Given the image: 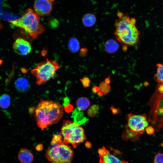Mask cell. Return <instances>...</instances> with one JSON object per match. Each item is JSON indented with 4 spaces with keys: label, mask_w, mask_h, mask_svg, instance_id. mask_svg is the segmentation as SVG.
<instances>
[{
    "label": "cell",
    "mask_w": 163,
    "mask_h": 163,
    "mask_svg": "<svg viewBox=\"0 0 163 163\" xmlns=\"http://www.w3.org/2000/svg\"><path fill=\"white\" fill-rule=\"evenodd\" d=\"M62 106L57 102L40 100L35 111L38 126L43 131L49 126L57 123L63 115Z\"/></svg>",
    "instance_id": "obj_1"
},
{
    "label": "cell",
    "mask_w": 163,
    "mask_h": 163,
    "mask_svg": "<svg viewBox=\"0 0 163 163\" xmlns=\"http://www.w3.org/2000/svg\"><path fill=\"white\" fill-rule=\"evenodd\" d=\"M119 18L115 22L114 35L123 46H134L139 43L140 33L135 25L132 22L131 18L127 14L120 12L117 13Z\"/></svg>",
    "instance_id": "obj_2"
},
{
    "label": "cell",
    "mask_w": 163,
    "mask_h": 163,
    "mask_svg": "<svg viewBox=\"0 0 163 163\" xmlns=\"http://www.w3.org/2000/svg\"><path fill=\"white\" fill-rule=\"evenodd\" d=\"M10 22L13 25L24 29L34 39L37 38L45 30L40 23V16L30 8L24 11L19 19Z\"/></svg>",
    "instance_id": "obj_3"
},
{
    "label": "cell",
    "mask_w": 163,
    "mask_h": 163,
    "mask_svg": "<svg viewBox=\"0 0 163 163\" xmlns=\"http://www.w3.org/2000/svg\"><path fill=\"white\" fill-rule=\"evenodd\" d=\"M63 143L75 148L86 139L84 131L79 125L68 120L63 121L61 128Z\"/></svg>",
    "instance_id": "obj_4"
},
{
    "label": "cell",
    "mask_w": 163,
    "mask_h": 163,
    "mask_svg": "<svg viewBox=\"0 0 163 163\" xmlns=\"http://www.w3.org/2000/svg\"><path fill=\"white\" fill-rule=\"evenodd\" d=\"M59 67L57 62L46 59L38 63L31 70V73L36 77V84L40 85L53 78Z\"/></svg>",
    "instance_id": "obj_5"
},
{
    "label": "cell",
    "mask_w": 163,
    "mask_h": 163,
    "mask_svg": "<svg viewBox=\"0 0 163 163\" xmlns=\"http://www.w3.org/2000/svg\"><path fill=\"white\" fill-rule=\"evenodd\" d=\"M45 156L53 163H70L73 156V151L70 146L63 143L51 145L46 151Z\"/></svg>",
    "instance_id": "obj_6"
},
{
    "label": "cell",
    "mask_w": 163,
    "mask_h": 163,
    "mask_svg": "<svg viewBox=\"0 0 163 163\" xmlns=\"http://www.w3.org/2000/svg\"><path fill=\"white\" fill-rule=\"evenodd\" d=\"M127 124L126 129L139 135L143 134L148 126L146 115L129 113L128 115Z\"/></svg>",
    "instance_id": "obj_7"
},
{
    "label": "cell",
    "mask_w": 163,
    "mask_h": 163,
    "mask_svg": "<svg viewBox=\"0 0 163 163\" xmlns=\"http://www.w3.org/2000/svg\"><path fill=\"white\" fill-rule=\"evenodd\" d=\"M53 3L50 0H35L34 11L40 16L48 15L53 8Z\"/></svg>",
    "instance_id": "obj_8"
},
{
    "label": "cell",
    "mask_w": 163,
    "mask_h": 163,
    "mask_svg": "<svg viewBox=\"0 0 163 163\" xmlns=\"http://www.w3.org/2000/svg\"><path fill=\"white\" fill-rule=\"evenodd\" d=\"M14 51L18 54L27 55L29 54L31 50V46L27 41L21 38L17 39L13 45Z\"/></svg>",
    "instance_id": "obj_9"
},
{
    "label": "cell",
    "mask_w": 163,
    "mask_h": 163,
    "mask_svg": "<svg viewBox=\"0 0 163 163\" xmlns=\"http://www.w3.org/2000/svg\"><path fill=\"white\" fill-rule=\"evenodd\" d=\"M18 158L21 163H31L33 160L34 156L29 150L22 149L18 152Z\"/></svg>",
    "instance_id": "obj_10"
},
{
    "label": "cell",
    "mask_w": 163,
    "mask_h": 163,
    "mask_svg": "<svg viewBox=\"0 0 163 163\" xmlns=\"http://www.w3.org/2000/svg\"><path fill=\"white\" fill-rule=\"evenodd\" d=\"M14 85L16 89L20 92H24L30 88L28 80L24 77H20L15 81Z\"/></svg>",
    "instance_id": "obj_11"
},
{
    "label": "cell",
    "mask_w": 163,
    "mask_h": 163,
    "mask_svg": "<svg viewBox=\"0 0 163 163\" xmlns=\"http://www.w3.org/2000/svg\"><path fill=\"white\" fill-rule=\"evenodd\" d=\"M120 46L117 41L113 39H110L107 40L104 44L106 52L109 53H113L119 49Z\"/></svg>",
    "instance_id": "obj_12"
},
{
    "label": "cell",
    "mask_w": 163,
    "mask_h": 163,
    "mask_svg": "<svg viewBox=\"0 0 163 163\" xmlns=\"http://www.w3.org/2000/svg\"><path fill=\"white\" fill-rule=\"evenodd\" d=\"M82 21L83 25L86 27H92L95 24L96 21V16L92 13H87L83 16Z\"/></svg>",
    "instance_id": "obj_13"
},
{
    "label": "cell",
    "mask_w": 163,
    "mask_h": 163,
    "mask_svg": "<svg viewBox=\"0 0 163 163\" xmlns=\"http://www.w3.org/2000/svg\"><path fill=\"white\" fill-rule=\"evenodd\" d=\"M72 116L74 119V122L79 125L85 124L88 120V118L84 116L83 113L77 108L73 111Z\"/></svg>",
    "instance_id": "obj_14"
},
{
    "label": "cell",
    "mask_w": 163,
    "mask_h": 163,
    "mask_svg": "<svg viewBox=\"0 0 163 163\" xmlns=\"http://www.w3.org/2000/svg\"><path fill=\"white\" fill-rule=\"evenodd\" d=\"M100 157V160H105L110 163H128L127 161L119 159L111 154L108 150L103 155Z\"/></svg>",
    "instance_id": "obj_15"
},
{
    "label": "cell",
    "mask_w": 163,
    "mask_h": 163,
    "mask_svg": "<svg viewBox=\"0 0 163 163\" xmlns=\"http://www.w3.org/2000/svg\"><path fill=\"white\" fill-rule=\"evenodd\" d=\"M77 108L80 110L84 111L90 105L89 99L86 97H82L78 98L76 102Z\"/></svg>",
    "instance_id": "obj_16"
},
{
    "label": "cell",
    "mask_w": 163,
    "mask_h": 163,
    "mask_svg": "<svg viewBox=\"0 0 163 163\" xmlns=\"http://www.w3.org/2000/svg\"><path fill=\"white\" fill-rule=\"evenodd\" d=\"M11 103V97L8 94H4L0 96V107L1 108H8L10 106Z\"/></svg>",
    "instance_id": "obj_17"
},
{
    "label": "cell",
    "mask_w": 163,
    "mask_h": 163,
    "mask_svg": "<svg viewBox=\"0 0 163 163\" xmlns=\"http://www.w3.org/2000/svg\"><path fill=\"white\" fill-rule=\"evenodd\" d=\"M68 46L69 50L73 53L78 52L80 48L79 43L75 37H72L69 40Z\"/></svg>",
    "instance_id": "obj_18"
},
{
    "label": "cell",
    "mask_w": 163,
    "mask_h": 163,
    "mask_svg": "<svg viewBox=\"0 0 163 163\" xmlns=\"http://www.w3.org/2000/svg\"><path fill=\"white\" fill-rule=\"evenodd\" d=\"M156 66L157 71L154 76V80L159 83H163V64L158 63Z\"/></svg>",
    "instance_id": "obj_19"
},
{
    "label": "cell",
    "mask_w": 163,
    "mask_h": 163,
    "mask_svg": "<svg viewBox=\"0 0 163 163\" xmlns=\"http://www.w3.org/2000/svg\"><path fill=\"white\" fill-rule=\"evenodd\" d=\"M139 136L140 135L125 129L123 134L122 137L124 139L135 140L138 139Z\"/></svg>",
    "instance_id": "obj_20"
},
{
    "label": "cell",
    "mask_w": 163,
    "mask_h": 163,
    "mask_svg": "<svg viewBox=\"0 0 163 163\" xmlns=\"http://www.w3.org/2000/svg\"><path fill=\"white\" fill-rule=\"evenodd\" d=\"M99 108V106L98 105L94 104L92 105L88 110V115L91 117H94L98 113Z\"/></svg>",
    "instance_id": "obj_21"
},
{
    "label": "cell",
    "mask_w": 163,
    "mask_h": 163,
    "mask_svg": "<svg viewBox=\"0 0 163 163\" xmlns=\"http://www.w3.org/2000/svg\"><path fill=\"white\" fill-rule=\"evenodd\" d=\"M62 136L61 134H53L50 145L59 144L63 143Z\"/></svg>",
    "instance_id": "obj_22"
},
{
    "label": "cell",
    "mask_w": 163,
    "mask_h": 163,
    "mask_svg": "<svg viewBox=\"0 0 163 163\" xmlns=\"http://www.w3.org/2000/svg\"><path fill=\"white\" fill-rule=\"evenodd\" d=\"M99 87L100 89L99 91L103 93L104 95L109 93L110 89V85L104 82L100 83Z\"/></svg>",
    "instance_id": "obj_23"
},
{
    "label": "cell",
    "mask_w": 163,
    "mask_h": 163,
    "mask_svg": "<svg viewBox=\"0 0 163 163\" xmlns=\"http://www.w3.org/2000/svg\"><path fill=\"white\" fill-rule=\"evenodd\" d=\"M153 163H163V153L158 152L155 155Z\"/></svg>",
    "instance_id": "obj_24"
},
{
    "label": "cell",
    "mask_w": 163,
    "mask_h": 163,
    "mask_svg": "<svg viewBox=\"0 0 163 163\" xmlns=\"http://www.w3.org/2000/svg\"><path fill=\"white\" fill-rule=\"evenodd\" d=\"M80 80L85 88L88 87L90 86L91 81L87 76L84 77L80 79Z\"/></svg>",
    "instance_id": "obj_25"
},
{
    "label": "cell",
    "mask_w": 163,
    "mask_h": 163,
    "mask_svg": "<svg viewBox=\"0 0 163 163\" xmlns=\"http://www.w3.org/2000/svg\"><path fill=\"white\" fill-rule=\"evenodd\" d=\"M146 133L149 135H153L154 134L155 129L153 127L148 126L145 129Z\"/></svg>",
    "instance_id": "obj_26"
},
{
    "label": "cell",
    "mask_w": 163,
    "mask_h": 163,
    "mask_svg": "<svg viewBox=\"0 0 163 163\" xmlns=\"http://www.w3.org/2000/svg\"><path fill=\"white\" fill-rule=\"evenodd\" d=\"M157 91L160 93L163 94V83H160L158 86Z\"/></svg>",
    "instance_id": "obj_27"
},
{
    "label": "cell",
    "mask_w": 163,
    "mask_h": 163,
    "mask_svg": "<svg viewBox=\"0 0 163 163\" xmlns=\"http://www.w3.org/2000/svg\"><path fill=\"white\" fill-rule=\"evenodd\" d=\"M43 148V145L42 144H38L35 146L36 150L38 151H41Z\"/></svg>",
    "instance_id": "obj_28"
},
{
    "label": "cell",
    "mask_w": 163,
    "mask_h": 163,
    "mask_svg": "<svg viewBox=\"0 0 163 163\" xmlns=\"http://www.w3.org/2000/svg\"><path fill=\"white\" fill-rule=\"evenodd\" d=\"M110 110L112 111V113L114 115L117 114L119 113V110L113 107L110 108Z\"/></svg>",
    "instance_id": "obj_29"
},
{
    "label": "cell",
    "mask_w": 163,
    "mask_h": 163,
    "mask_svg": "<svg viewBox=\"0 0 163 163\" xmlns=\"http://www.w3.org/2000/svg\"><path fill=\"white\" fill-rule=\"evenodd\" d=\"M87 49L86 48H83L80 51V54L81 56H84L85 55V54L87 53Z\"/></svg>",
    "instance_id": "obj_30"
},
{
    "label": "cell",
    "mask_w": 163,
    "mask_h": 163,
    "mask_svg": "<svg viewBox=\"0 0 163 163\" xmlns=\"http://www.w3.org/2000/svg\"><path fill=\"white\" fill-rule=\"evenodd\" d=\"M100 90L99 87L97 86H94L92 88V91L94 93L98 92Z\"/></svg>",
    "instance_id": "obj_31"
},
{
    "label": "cell",
    "mask_w": 163,
    "mask_h": 163,
    "mask_svg": "<svg viewBox=\"0 0 163 163\" xmlns=\"http://www.w3.org/2000/svg\"><path fill=\"white\" fill-rule=\"evenodd\" d=\"M85 146L86 148L88 149H90L91 148V143L88 141H87L85 144Z\"/></svg>",
    "instance_id": "obj_32"
},
{
    "label": "cell",
    "mask_w": 163,
    "mask_h": 163,
    "mask_svg": "<svg viewBox=\"0 0 163 163\" xmlns=\"http://www.w3.org/2000/svg\"><path fill=\"white\" fill-rule=\"evenodd\" d=\"M104 82L107 84H109L110 82V76H109L108 77L106 78L104 80Z\"/></svg>",
    "instance_id": "obj_33"
},
{
    "label": "cell",
    "mask_w": 163,
    "mask_h": 163,
    "mask_svg": "<svg viewBox=\"0 0 163 163\" xmlns=\"http://www.w3.org/2000/svg\"><path fill=\"white\" fill-rule=\"evenodd\" d=\"M100 163H110L108 161L105 160H100Z\"/></svg>",
    "instance_id": "obj_34"
},
{
    "label": "cell",
    "mask_w": 163,
    "mask_h": 163,
    "mask_svg": "<svg viewBox=\"0 0 163 163\" xmlns=\"http://www.w3.org/2000/svg\"><path fill=\"white\" fill-rule=\"evenodd\" d=\"M98 94L99 96L100 97L103 96L104 95L103 93L100 91L98 92Z\"/></svg>",
    "instance_id": "obj_35"
},
{
    "label": "cell",
    "mask_w": 163,
    "mask_h": 163,
    "mask_svg": "<svg viewBox=\"0 0 163 163\" xmlns=\"http://www.w3.org/2000/svg\"><path fill=\"white\" fill-rule=\"evenodd\" d=\"M145 86H147L149 85V83L147 82H145L144 84Z\"/></svg>",
    "instance_id": "obj_36"
},
{
    "label": "cell",
    "mask_w": 163,
    "mask_h": 163,
    "mask_svg": "<svg viewBox=\"0 0 163 163\" xmlns=\"http://www.w3.org/2000/svg\"><path fill=\"white\" fill-rule=\"evenodd\" d=\"M52 3H53L55 0H50Z\"/></svg>",
    "instance_id": "obj_37"
}]
</instances>
